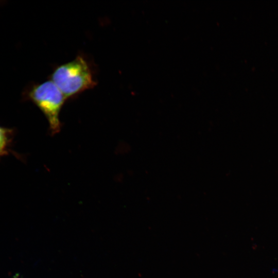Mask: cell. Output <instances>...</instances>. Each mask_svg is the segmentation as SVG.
Instances as JSON below:
<instances>
[{
    "label": "cell",
    "instance_id": "obj_1",
    "mask_svg": "<svg viewBox=\"0 0 278 278\" xmlns=\"http://www.w3.org/2000/svg\"><path fill=\"white\" fill-rule=\"evenodd\" d=\"M50 80L66 99L75 97L97 84L91 63L82 55L57 66L52 72Z\"/></svg>",
    "mask_w": 278,
    "mask_h": 278
},
{
    "label": "cell",
    "instance_id": "obj_2",
    "mask_svg": "<svg viewBox=\"0 0 278 278\" xmlns=\"http://www.w3.org/2000/svg\"><path fill=\"white\" fill-rule=\"evenodd\" d=\"M27 96L45 116L51 134L59 132L60 113L66 99L58 88L50 80H47L33 85Z\"/></svg>",
    "mask_w": 278,
    "mask_h": 278
},
{
    "label": "cell",
    "instance_id": "obj_3",
    "mask_svg": "<svg viewBox=\"0 0 278 278\" xmlns=\"http://www.w3.org/2000/svg\"><path fill=\"white\" fill-rule=\"evenodd\" d=\"M12 139V130L0 126V158L9 152Z\"/></svg>",
    "mask_w": 278,
    "mask_h": 278
},
{
    "label": "cell",
    "instance_id": "obj_4",
    "mask_svg": "<svg viewBox=\"0 0 278 278\" xmlns=\"http://www.w3.org/2000/svg\"><path fill=\"white\" fill-rule=\"evenodd\" d=\"M274 272L278 273V269L275 270Z\"/></svg>",
    "mask_w": 278,
    "mask_h": 278
}]
</instances>
